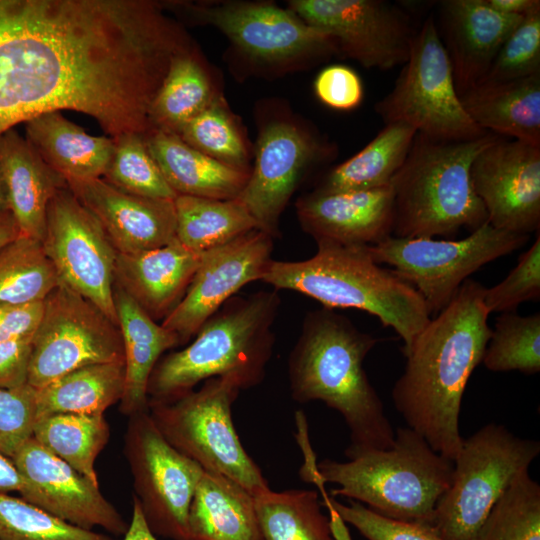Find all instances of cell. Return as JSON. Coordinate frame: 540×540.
Here are the masks:
<instances>
[{
	"label": "cell",
	"mask_w": 540,
	"mask_h": 540,
	"mask_svg": "<svg viewBox=\"0 0 540 540\" xmlns=\"http://www.w3.org/2000/svg\"><path fill=\"white\" fill-rule=\"evenodd\" d=\"M485 290L470 278L462 283L450 303L402 352L405 369L391 391L407 427L452 461L464 440L459 429L463 394L492 332Z\"/></svg>",
	"instance_id": "1"
},
{
	"label": "cell",
	"mask_w": 540,
	"mask_h": 540,
	"mask_svg": "<svg viewBox=\"0 0 540 540\" xmlns=\"http://www.w3.org/2000/svg\"><path fill=\"white\" fill-rule=\"evenodd\" d=\"M378 343L346 316L322 307L304 317L288 359L294 401H322L344 419L354 449H387L395 431L363 362Z\"/></svg>",
	"instance_id": "2"
},
{
	"label": "cell",
	"mask_w": 540,
	"mask_h": 540,
	"mask_svg": "<svg viewBox=\"0 0 540 540\" xmlns=\"http://www.w3.org/2000/svg\"><path fill=\"white\" fill-rule=\"evenodd\" d=\"M280 303L275 289L227 300L187 347L158 360L148 381V405L172 402L215 377L240 390L260 384L273 352Z\"/></svg>",
	"instance_id": "3"
},
{
	"label": "cell",
	"mask_w": 540,
	"mask_h": 540,
	"mask_svg": "<svg viewBox=\"0 0 540 540\" xmlns=\"http://www.w3.org/2000/svg\"><path fill=\"white\" fill-rule=\"evenodd\" d=\"M262 281L277 291L311 297L325 308L357 309L377 317L402 339V352L431 319L419 293L392 269L376 263L368 246L317 243L309 259H272Z\"/></svg>",
	"instance_id": "4"
},
{
	"label": "cell",
	"mask_w": 540,
	"mask_h": 540,
	"mask_svg": "<svg viewBox=\"0 0 540 540\" xmlns=\"http://www.w3.org/2000/svg\"><path fill=\"white\" fill-rule=\"evenodd\" d=\"M498 135L443 140L417 133L391 180L394 196L393 236L451 237L487 222V213L471 180L475 157Z\"/></svg>",
	"instance_id": "5"
},
{
	"label": "cell",
	"mask_w": 540,
	"mask_h": 540,
	"mask_svg": "<svg viewBox=\"0 0 540 540\" xmlns=\"http://www.w3.org/2000/svg\"><path fill=\"white\" fill-rule=\"evenodd\" d=\"M344 454L347 461L317 463L324 482L338 485L331 497H346L381 515L431 526L435 507L451 484L452 460L409 427L397 428L387 449L347 447Z\"/></svg>",
	"instance_id": "6"
},
{
	"label": "cell",
	"mask_w": 540,
	"mask_h": 540,
	"mask_svg": "<svg viewBox=\"0 0 540 540\" xmlns=\"http://www.w3.org/2000/svg\"><path fill=\"white\" fill-rule=\"evenodd\" d=\"M539 453V441L518 437L502 424L481 427L463 440L431 527L444 540H473L495 502Z\"/></svg>",
	"instance_id": "7"
},
{
	"label": "cell",
	"mask_w": 540,
	"mask_h": 540,
	"mask_svg": "<svg viewBox=\"0 0 540 540\" xmlns=\"http://www.w3.org/2000/svg\"><path fill=\"white\" fill-rule=\"evenodd\" d=\"M240 389L229 379L210 378L169 403L148 405L163 437L205 471L220 473L253 496L269 489L261 469L244 449L232 420Z\"/></svg>",
	"instance_id": "8"
},
{
	"label": "cell",
	"mask_w": 540,
	"mask_h": 540,
	"mask_svg": "<svg viewBox=\"0 0 540 540\" xmlns=\"http://www.w3.org/2000/svg\"><path fill=\"white\" fill-rule=\"evenodd\" d=\"M375 111L384 124L404 123L436 139L466 140L487 133L463 108L434 15L416 29L407 60Z\"/></svg>",
	"instance_id": "9"
},
{
	"label": "cell",
	"mask_w": 540,
	"mask_h": 540,
	"mask_svg": "<svg viewBox=\"0 0 540 540\" xmlns=\"http://www.w3.org/2000/svg\"><path fill=\"white\" fill-rule=\"evenodd\" d=\"M528 240L529 235L497 229L487 221L460 240L391 235L368 249L376 263L393 267L419 293L431 315L450 303L471 274Z\"/></svg>",
	"instance_id": "10"
},
{
	"label": "cell",
	"mask_w": 540,
	"mask_h": 540,
	"mask_svg": "<svg viewBox=\"0 0 540 540\" xmlns=\"http://www.w3.org/2000/svg\"><path fill=\"white\" fill-rule=\"evenodd\" d=\"M124 360L118 325L93 302L60 282L43 301L33 333L28 384L40 389L78 368Z\"/></svg>",
	"instance_id": "11"
},
{
	"label": "cell",
	"mask_w": 540,
	"mask_h": 540,
	"mask_svg": "<svg viewBox=\"0 0 540 540\" xmlns=\"http://www.w3.org/2000/svg\"><path fill=\"white\" fill-rule=\"evenodd\" d=\"M195 21L220 30L253 62L270 67L316 63L337 54L333 40L289 8L270 2H171Z\"/></svg>",
	"instance_id": "12"
},
{
	"label": "cell",
	"mask_w": 540,
	"mask_h": 540,
	"mask_svg": "<svg viewBox=\"0 0 540 540\" xmlns=\"http://www.w3.org/2000/svg\"><path fill=\"white\" fill-rule=\"evenodd\" d=\"M128 418L124 455L145 521L155 536L189 540V507L204 469L163 437L149 411Z\"/></svg>",
	"instance_id": "13"
},
{
	"label": "cell",
	"mask_w": 540,
	"mask_h": 540,
	"mask_svg": "<svg viewBox=\"0 0 540 540\" xmlns=\"http://www.w3.org/2000/svg\"><path fill=\"white\" fill-rule=\"evenodd\" d=\"M41 243L60 281L117 324L113 298L117 252L95 216L67 186L48 205Z\"/></svg>",
	"instance_id": "14"
},
{
	"label": "cell",
	"mask_w": 540,
	"mask_h": 540,
	"mask_svg": "<svg viewBox=\"0 0 540 540\" xmlns=\"http://www.w3.org/2000/svg\"><path fill=\"white\" fill-rule=\"evenodd\" d=\"M288 8L367 69L403 65L416 31L408 12L385 0H291Z\"/></svg>",
	"instance_id": "15"
},
{
	"label": "cell",
	"mask_w": 540,
	"mask_h": 540,
	"mask_svg": "<svg viewBox=\"0 0 540 540\" xmlns=\"http://www.w3.org/2000/svg\"><path fill=\"white\" fill-rule=\"evenodd\" d=\"M474 191L497 229H540V146L498 136L471 165Z\"/></svg>",
	"instance_id": "16"
},
{
	"label": "cell",
	"mask_w": 540,
	"mask_h": 540,
	"mask_svg": "<svg viewBox=\"0 0 540 540\" xmlns=\"http://www.w3.org/2000/svg\"><path fill=\"white\" fill-rule=\"evenodd\" d=\"M273 240L254 229L203 252L185 295L161 324L178 336L180 344L187 343L242 287L262 280L272 261Z\"/></svg>",
	"instance_id": "17"
},
{
	"label": "cell",
	"mask_w": 540,
	"mask_h": 540,
	"mask_svg": "<svg viewBox=\"0 0 540 540\" xmlns=\"http://www.w3.org/2000/svg\"><path fill=\"white\" fill-rule=\"evenodd\" d=\"M329 148L297 124L275 120L259 134L253 170L237 197L258 228L273 238L292 194L310 166L328 155Z\"/></svg>",
	"instance_id": "18"
},
{
	"label": "cell",
	"mask_w": 540,
	"mask_h": 540,
	"mask_svg": "<svg viewBox=\"0 0 540 540\" xmlns=\"http://www.w3.org/2000/svg\"><path fill=\"white\" fill-rule=\"evenodd\" d=\"M26 502L72 525L124 535L129 524L96 484L31 437L11 458Z\"/></svg>",
	"instance_id": "19"
},
{
	"label": "cell",
	"mask_w": 540,
	"mask_h": 540,
	"mask_svg": "<svg viewBox=\"0 0 540 540\" xmlns=\"http://www.w3.org/2000/svg\"><path fill=\"white\" fill-rule=\"evenodd\" d=\"M95 216L117 253H136L176 239L174 200L122 191L102 178L66 183Z\"/></svg>",
	"instance_id": "20"
},
{
	"label": "cell",
	"mask_w": 540,
	"mask_h": 540,
	"mask_svg": "<svg viewBox=\"0 0 540 540\" xmlns=\"http://www.w3.org/2000/svg\"><path fill=\"white\" fill-rule=\"evenodd\" d=\"M296 212L302 230L316 243L369 246L393 234L391 185L335 193L315 190L297 200Z\"/></svg>",
	"instance_id": "21"
},
{
	"label": "cell",
	"mask_w": 540,
	"mask_h": 540,
	"mask_svg": "<svg viewBox=\"0 0 540 540\" xmlns=\"http://www.w3.org/2000/svg\"><path fill=\"white\" fill-rule=\"evenodd\" d=\"M522 19L499 13L484 0L439 2L437 30L459 96L484 81L500 47Z\"/></svg>",
	"instance_id": "22"
},
{
	"label": "cell",
	"mask_w": 540,
	"mask_h": 540,
	"mask_svg": "<svg viewBox=\"0 0 540 540\" xmlns=\"http://www.w3.org/2000/svg\"><path fill=\"white\" fill-rule=\"evenodd\" d=\"M202 253L171 243L136 253H117L114 283L153 319L164 320L185 295Z\"/></svg>",
	"instance_id": "23"
},
{
	"label": "cell",
	"mask_w": 540,
	"mask_h": 540,
	"mask_svg": "<svg viewBox=\"0 0 540 540\" xmlns=\"http://www.w3.org/2000/svg\"><path fill=\"white\" fill-rule=\"evenodd\" d=\"M0 172L20 236L41 242L48 205L66 181L14 129L0 136Z\"/></svg>",
	"instance_id": "24"
},
{
	"label": "cell",
	"mask_w": 540,
	"mask_h": 540,
	"mask_svg": "<svg viewBox=\"0 0 540 540\" xmlns=\"http://www.w3.org/2000/svg\"><path fill=\"white\" fill-rule=\"evenodd\" d=\"M25 138L66 183L102 178L115 149L112 138L87 133L59 111L25 122Z\"/></svg>",
	"instance_id": "25"
},
{
	"label": "cell",
	"mask_w": 540,
	"mask_h": 540,
	"mask_svg": "<svg viewBox=\"0 0 540 540\" xmlns=\"http://www.w3.org/2000/svg\"><path fill=\"white\" fill-rule=\"evenodd\" d=\"M461 103L483 131L540 146V73L508 81H484Z\"/></svg>",
	"instance_id": "26"
},
{
	"label": "cell",
	"mask_w": 540,
	"mask_h": 540,
	"mask_svg": "<svg viewBox=\"0 0 540 540\" xmlns=\"http://www.w3.org/2000/svg\"><path fill=\"white\" fill-rule=\"evenodd\" d=\"M117 324L124 345L125 388L120 412L130 417L148 411L147 387L162 354L178 345V336L157 324L121 287L114 283Z\"/></svg>",
	"instance_id": "27"
},
{
	"label": "cell",
	"mask_w": 540,
	"mask_h": 540,
	"mask_svg": "<svg viewBox=\"0 0 540 540\" xmlns=\"http://www.w3.org/2000/svg\"><path fill=\"white\" fill-rule=\"evenodd\" d=\"M145 142L167 183L177 195L235 199L248 181L249 172L235 169L205 155L176 134L151 130L145 135Z\"/></svg>",
	"instance_id": "28"
},
{
	"label": "cell",
	"mask_w": 540,
	"mask_h": 540,
	"mask_svg": "<svg viewBox=\"0 0 540 540\" xmlns=\"http://www.w3.org/2000/svg\"><path fill=\"white\" fill-rule=\"evenodd\" d=\"M189 540H264L253 495L236 481L203 472L188 512Z\"/></svg>",
	"instance_id": "29"
},
{
	"label": "cell",
	"mask_w": 540,
	"mask_h": 540,
	"mask_svg": "<svg viewBox=\"0 0 540 540\" xmlns=\"http://www.w3.org/2000/svg\"><path fill=\"white\" fill-rule=\"evenodd\" d=\"M124 388V360L78 368L36 389L37 418L57 413L102 415L121 401Z\"/></svg>",
	"instance_id": "30"
},
{
	"label": "cell",
	"mask_w": 540,
	"mask_h": 540,
	"mask_svg": "<svg viewBox=\"0 0 540 540\" xmlns=\"http://www.w3.org/2000/svg\"><path fill=\"white\" fill-rule=\"evenodd\" d=\"M417 134L404 123H388L358 153L333 168L316 191L335 193L388 186Z\"/></svg>",
	"instance_id": "31"
},
{
	"label": "cell",
	"mask_w": 540,
	"mask_h": 540,
	"mask_svg": "<svg viewBox=\"0 0 540 540\" xmlns=\"http://www.w3.org/2000/svg\"><path fill=\"white\" fill-rule=\"evenodd\" d=\"M174 207L176 238L196 252L203 253L259 229L238 198L220 200L178 195Z\"/></svg>",
	"instance_id": "32"
},
{
	"label": "cell",
	"mask_w": 540,
	"mask_h": 540,
	"mask_svg": "<svg viewBox=\"0 0 540 540\" xmlns=\"http://www.w3.org/2000/svg\"><path fill=\"white\" fill-rule=\"evenodd\" d=\"M215 97L210 78L192 49L179 53L150 106L151 130L178 135Z\"/></svg>",
	"instance_id": "33"
},
{
	"label": "cell",
	"mask_w": 540,
	"mask_h": 540,
	"mask_svg": "<svg viewBox=\"0 0 540 540\" xmlns=\"http://www.w3.org/2000/svg\"><path fill=\"white\" fill-rule=\"evenodd\" d=\"M42 447L99 484L95 460L109 441L104 415L57 413L38 417L33 436Z\"/></svg>",
	"instance_id": "34"
},
{
	"label": "cell",
	"mask_w": 540,
	"mask_h": 540,
	"mask_svg": "<svg viewBox=\"0 0 540 540\" xmlns=\"http://www.w3.org/2000/svg\"><path fill=\"white\" fill-rule=\"evenodd\" d=\"M253 497L264 540H334L315 490L269 488Z\"/></svg>",
	"instance_id": "35"
},
{
	"label": "cell",
	"mask_w": 540,
	"mask_h": 540,
	"mask_svg": "<svg viewBox=\"0 0 540 540\" xmlns=\"http://www.w3.org/2000/svg\"><path fill=\"white\" fill-rule=\"evenodd\" d=\"M60 282L40 241L19 236L0 248V304L42 302Z\"/></svg>",
	"instance_id": "36"
},
{
	"label": "cell",
	"mask_w": 540,
	"mask_h": 540,
	"mask_svg": "<svg viewBox=\"0 0 540 540\" xmlns=\"http://www.w3.org/2000/svg\"><path fill=\"white\" fill-rule=\"evenodd\" d=\"M473 540H540V485L529 469L513 479Z\"/></svg>",
	"instance_id": "37"
},
{
	"label": "cell",
	"mask_w": 540,
	"mask_h": 540,
	"mask_svg": "<svg viewBox=\"0 0 540 540\" xmlns=\"http://www.w3.org/2000/svg\"><path fill=\"white\" fill-rule=\"evenodd\" d=\"M482 362L493 372L539 373V312L528 316L516 312L502 313L495 322Z\"/></svg>",
	"instance_id": "38"
},
{
	"label": "cell",
	"mask_w": 540,
	"mask_h": 540,
	"mask_svg": "<svg viewBox=\"0 0 540 540\" xmlns=\"http://www.w3.org/2000/svg\"><path fill=\"white\" fill-rule=\"evenodd\" d=\"M114 141L113 156L102 179L142 197L174 200L178 196L151 156L144 135L126 134Z\"/></svg>",
	"instance_id": "39"
},
{
	"label": "cell",
	"mask_w": 540,
	"mask_h": 540,
	"mask_svg": "<svg viewBox=\"0 0 540 540\" xmlns=\"http://www.w3.org/2000/svg\"><path fill=\"white\" fill-rule=\"evenodd\" d=\"M178 136L205 155L250 173L244 139L221 98L215 97L181 129Z\"/></svg>",
	"instance_id": "40"
},
{
	"label": "cell",
	"mask_w": 540,
	"mask_h": 540,
	"mask_svg": "<svg viewBox=\"0 0 540 540\" xmlns=\"http://www.w3.org/2000/svg\"><path fill=\"white\" fill-rule=\"evenodd\" d=\"M0 540H118L65 522L21 497L0 493Z\"/></svg>",
	"instance_id": "41"
},
{
	"label": "cell",
	"mask_w": 540,
	"mask_h": 540,
	"mask_svg": "<svg viewBox=\"0 0 540 540\" xmlns=\"http://www.w3.org/2000/svg\"><path fill=\"white\" fill-rule=\"evenodd\" d=\"M537 73H540V11L523 17L510 33L484 81L515 80Z\"/></svg>",
	"instance_id": "42"
},
{
	"label": "cell",
	"mask_w": 540,
	"mask_h": 540,
	"mask_svg": "<svg viewBox=\"0 0 540 540\" xmlns=\"http://www.w3.org/2000/svg\"><path fill=\"white\" fill-rule=\"evenodd\" d=\"M540 299V230L531 247L518 259L517 265L498 284L486 288L484 304L489 313L515 312L527 301Z\"/></svg>",
	"instance_id": "43"
},
{
	"label": "cell",
	"mask_w": 540,
	"mask_h": 540,
	"mask_svg": "<svg viewBox=\"0 0 540 540\" xmlns=\"http://www.w3.org/2000/svg\"><path fill=\"white\" fill-rule=\"evenodd\" d=\"M332 504L367 540H444L428 524L390 518L354 500L343 504L332 497Z\"/></svg>",
	"instance_id": "44"
},
{
	"label": "cell",
	"mask_w": 540,
	"mask_h": 540,
	"mask_svg": "<svg viewBox=\"0 0 540 540\" xmlns=\"http://www.w3.org/2000/svg\"><path fill=\"white\" fill-rule=\"evenodd\" d=\"M37 419L36 389L25 384L0 389V454L12 458L33 436Z\"/></svg>",
	"instance_id": "45"
},
{
	"label": "cell",
	"mask_w": 540,
	"mask_h": 540,
	"mask_svg": "<svg viewBox=\"0 0 540 540\" xmlns=\"http://www.w3.org/2000/svg\"><path fill=\"white\" fill-rule=\"evenodd\" d=\"M317 98L335 110H352L363 99V85L359 75L345 65H331L317 75L314 82Z\"/></svg>",
	"instance_id": "46"
},
{
	"label": "cell",
	"mask_w": 540,
	"mask_h": 540,
	"mask_svg": "<svg viewBox=\"0 0 540 540\" xmlns=\"http://www.w3.org/2000/svg\"><path fill=\"white\" fill-rule=\"evenodd\" d=\"M32 335L0 343V389L28 384Z\"/></svg>",
	"instance_id": "47"
},
{
	"label": "cell",
	"mask_w": 540,
	"mask_h": 540,
	"mask_svg": "<svg viewBox=\"0 0 540 540\" xmlns=\"http://www.w3.org/2000/svg\"><path fill=\"white\" fill-rule=\"evenodd\" d=\"M43 301L22 304H0V343L32 335L41 319Z\"/></svg>",
	"instance_id": "48"
},
{
	"label": "cell",
	"mask_w": 540,
	"mask_h": 540,
	"mask_svg": "<svg viewBox=\"0 0 540 540\" xmlns=\"http://www.w3.org/2000/svg\"><path fill=\"white\" fill-rule=\"evenodd\" d=\"M315 485L321 492L322 502L321 505L328 510V521L331 535L334 540H352L350 533L346 527V523L338 514L332 504V497L329 496L324 488L325 483L323 481H317Z\"/></svg>",
	"instance_id": "49"
},
{
	"label": "cell",
	"mask_w": 540,
	"mask_h": 540,
	"mask_svg": "<svg viewBox=\"0 0 540 540\" xmlns=\"http://www.w3.org/2000/svg\"><path fill=\"white\" fill-rule=\"evenodd\" d=\"M493 10L512 16L524 17L540 11L539 0H484Z\"/></svg>",
	"instance_id": "50"
},
{
	"label": "cell",
	"mask_w": 540,
	"mask_h": 540,
	"mask_svg": "<svg viewBox=\"0 0 540 540\" xmlns=\"http://www.w3.org/2000/svg\"><path fill=\"white\" fill-rule=\"evenodd\" d=\"M132 498V517L128 529L124 534V540H157L145 521L137 499L134 496Z\"/></svg>",
	"instance_id": "51"
},
{
	"label": "cell",
	"mask_w": 540,
	"mask_h": 540,
	"mask_svg": "<svg viewBox=\"0 0 540 540\" xmlns=\"http://www.w3.org/2000/svg\"><path fill=\"white\" fill-rule=\"evenodd\" d=\"M22 481L13 461L0 454V493H19Z\"/></svg>",
	"instance_id": "52"
},
{
	"label": "cell",
	"mask_w": 540,
	"mask_h": 540,
	"mask_svg": "<svg viewBox=\"0 0 540 540\" xmlns=\"http://www.w3.org/2000/svg\"><path fill=\"white\" fill-rule=\"evenodd\" d=\"M19 230L10 210L0 213V248L19 237Z\"/></svg>",
	"instance_id": "53"
},
{
	"label": "cell",
	"mask_w": 540,
	"mask_h": 540,
	"mask_svg": "<svg viewBox=\"0 0 540 540\" xmlns=\"http://www.w3.org/2000/svg\"><path fill=\"white\" fill-rule=\"evenodd\" d=\"M5 210H8V204L5 185L0 172V213L4 212Z\"/></svg>",
	"instance_id": "54"
}]
</instances>
